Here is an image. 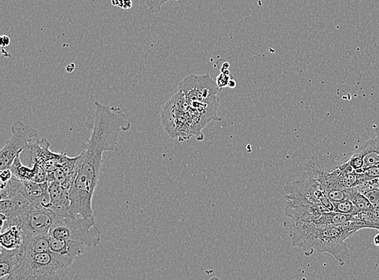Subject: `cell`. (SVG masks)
<instances>
[{
    "mask_svg": "<svg viewBox=\"0 0 379 280\" xmlns=\"http://www.w3.org/2000/svg\"><path fill=\"white\" fill-rule=\"evenodd\" d=\"M92 135L78 155L77 176L70 190L71 215L94 217L92 199L103 170L106 151H118L121 132L129 131L131 122L120 107L95 102V110L86 122Z\"/></svg>",
    "mask_w": 379,
    "mask_h": 280,
    "instance_id": "cell-1",
    "label": "cell"
},
{
    "mask_svg": "<svg viewBox=\"0 0 379 280\" xmlns=\"http://www.w3.org/2000/svg\"><path fill=\"white\" fill-rule=\"evenodd\" d=\"M292 242L295 247L301 248L305 255L314 252L328 253L339 265L351 262V254L346 240L365 226L349 221L342 225L319 224L313 221L290 220Z\"/></svg>",
    "mask_w": 379,
    "mask_h": 280,
    "instance_id": "cell-2",
    "label": "cell"
},
{
    "mask_svg": "<svg viewBox=\"0 0 379 280\" xmlns=\"http://www.w3.org/2000/svg\"><path fill=\"white\" fill-rule=\"evenodd\" d=\"M176 90L183 93L191 109L199 116L204 127L211 121L221 120L218 115L219 106L218 93L220 88L209 74L206 75L192 74L186 76L180 83Z\"/></svg>",
    "mask_w": 379,
    "mask_h": 280,
    "instance_id": "cell-3",
    "label": "cell"
},
{
    "mask_svg": "<svg viewBox=\"0 0 379 280\" xmlns=\"http://www.w3.org/2000/svg\"><path fill=\"white\" fill-rule=\"evenodd\" d=\"M161 124L167 135L180 142L195 136L199 141L203 140V124L191 109L185 97L179 90L166 103L161 114Z\"/></svg>",
    "mask_w": 379,
    "mask_h": 280,
    "instance_id": "cell-4",
    "label": "cell"
},
{
    "mask_svg": "<svg viewBox=\"0 0 379 280\" xmlns=\"http://www.w3.org/2000/svg\"><path fill=\"white\" fill-rule=\"evenodd\" d=\"M50 235L54 238L83 244L87 247H96L101 242V232L96 227L95 217L80 215L54 214Z\"/></svg>",
    "mask_w": 379,
    "mask_h": 280,
    "instance_id": "cell-5",
    "label": "cell"
},
{
    "mask_svg": "<svg viewBox=\"0 0 379 280\" xmlns=\"http://www.w3.org/2000/svg\"><path fill=\"white\" fill-rule=\"evenodd\" d=\"M68 269L67 265L59 261L50 252L42 254L26 252L22 280H70Z\"/></svg>",
    "mask_w": 379,
    "mask_h": 280,
    "instance_id": "cell-6",
    "label": "cell"
},
{
    "mask_svg": "<svg viewBox=\"0 0 379 280\" xmlns=\"http://www.w3.org/2000/svg\"><path fill=\"white\" fill-rule=\"evenodd\" d=\"M11 130L12 138L7 140L0 151V170L10 169L16 157L38 139L37 131L21 121L15 122Z\"/></svg>",
    "mask_w": 379,
    "mask_h": 280,
    "instance_id": "cell-7",
    "label": "cell"
},
{
    "mask_svg": "<svg viewBox=\"0 0 379 280\" xmlns=\"http://www.w3.org/2000/svg\"><path fill=\"white\" fill-rule=\"evenodd\" d=\"M53 215L51 211L34 208L27 199L24 200L17 214L24 238L50 234Z\"/></svg>",
    "mask_w": 379,
    "mask_h": 280,
    "instance_id": "cell-8",
    "label": "cell"
},
{
    "mask_svg": "<svg viewBox=\"0 0 379 280\" xmlns=\"http://www.w3.org/2000/svg\"><path fill=\"white\" fill-rule=\"evenodd\" d=\"M50 142L47 139H37L31 142L22 154H26L31 167L37 164L42 167L47 174L53 173L66 163L69 159L67 154H57L50 149Z\"/></svg>",
    "mask_w": 379,
    "mask_h": 280,
    "instance_id": "cell-9",
    "label": "cell"
},
{
    "mask_svg": "<svg viewBox=\"0 0 379 280\" xmlns=\"http://www.w3.org/2000/svg\"><path fill=\"white\" fill-rule=\"evenodd\" d=\"M326 209L318 207L308 201L294 196H287V207L285 215L290 220L294 221H316L321 215L327 213Z\"/></svg>",
    "mask_w": 379,
    "mask_h": 280,
    "instance_id": "cell-10",
    "label": "cell"
},
{
    "mask_svg": "<svg viewBox=\"0 0 379 280\" xmlns=\"http://www.w3.org/2000/svg\"><path fill=\"white\" fill-rule=\"evenodd\" d=\"M18 190L34 208L48 211L51 198L47 181L45 183H37L19 180Z\"/></svg>",
    "mask_w": 379,
    "mask_h": 280,
    "instance_id": "cell-11",
    "label": "cell"
},
{
    "mask_svg": "<svg viewBox=\"0 0 379 280\" xmlns=\"http://www.w3.org/2000/svg\"><path fill=\"white\" fill-rule=\"evenodd\" d=\"M86 247L83 244L54 238L50 235V252L69 267L77 257L85 253Z\"/></svg>",
    "mask_w": 379,
    "mask_h": 280,
    "instance_id": "cell-12",
    "label": "cell"
},
{
    "mask_svg": "<svg viewBox=\"0 0 379 280\" xmlns=\"http://www.w3.org/2000/svg\"><path fill=\"white\" fill-rule=\"evenodd\" d=\"M48 184L51 202L47 210L61 216L71 215L70 190L64 188L56 181H51Z\"/></svg>",
    "mask_w": 379,
    "mask_h": 280,
    "instance_id": "cell-13",
    "label": "cell"
},
{
    "mask_svg": "<svg viewBox=\"0 0 379 280\" xmlns=\"http://www.w3.org/2000/svg\"><path fill=\"white\" fill-rule=\"evenodd\" d=\"M10 170L15 178L24 181H34L37 183H45L47 181V173L42 166L34 164L32 167L24 165L21 155L16 157Z\"/></svg>",
    "mask_w": 379,
    "mask_h": 280,
    "instance_id": "cell-14",
    "label": "cell"
},
{
    "mask_svg": "<svg viewBox=\"0 0 379 280\" xmlns=\"http://www.w3.org/2000/svg\"><path fill=\"white\" fill-rule=\"evenodd\" d=\"M78 156L76 157H69V159L61 168L47 174V183L56 181L58 183L69 190H71L77 176Z\"/></svg>",
    "mask_w": 379,
    "mask_h": 280,
    "instance_id": "cell-15",
    "label": "cell"
},
{
    "mask_svg": "<svg viewBox=\"0 0 379 280\" xmlns=\"http://www.w3.org/2000/svg\"><path fill=\"white\" fill-rule=\"evenodd\" d=\"M24 234L21 226H12L1 231L0 244L1 248L6 249H17L24 247Z\"/></svg>",
    "mask_w": 379,
    "mask_h": 280,
    "instance_id": "cell-16",
    "label": "cell"
},
{
    "mask_svg": "<svg viewBox=\"0 0 379 280\" xmlns=\"http://www.w3.org/2000/svg\"><path fill=\"white\" fill-rule=\"evenodd\" d=\"M24 248V252L29 254H42L50 252V234L26 238Z\"/></svg>",
    "mask_w": 379,
    "mask_h": 280,
    "instance_id": "cell-17",
    "label": "cell"
},
{
    "mask_svg": "<svg viewBox=\"0 0 379 280\" xmlns=\"http://www.w3.org/2000/svg\"><path fill=\"white\" fill-rule=\"evenodd\" d=\"M353 220L352 215H346L336 213V211H327L321 215V217L314 221L319 224L342 225Z\"/></svg>",
    "mask_w": 379,
    "mask_h": 280,
    "instance_id": "cell-18",
    "label": "cell"
},
{
    "mask_svg": "<svg viewBox=\"0 0 379 280\" xmlns=\"http://www.w3.org/2000/svg\"><path fill=\"white\" fill-rule=\"evenodd\" d=\"M353 215L354 222L365 226L366 229H379V218L375 210L371 211H357Z\"/></svg>",
    "mask_w": 379,
    "mask_h": 280,
    "instance_id": "cell-19",
    "label": "cell"
},
{
    "mask_svg": "<svg viewBox=\"0 0 379 280\" xmlns=\"http://www.w3.org/2000/svg\"><path fill=\"white\" fill-rule=\"evenodd\" d=\"M357 211H371L375 210V207L370 203L365 196L359 193L357 188H354V193L351 199Z\"/></svg>",
    "mask_w": 379,
    "mask_h": 280,
    "instance_id": "cell-20",
    "label": "cell"
},
{
    "mask_svg": "<svg viewBox=\"0 0 379 280\" xmlns=\"http://www.w3.org/2000/svg\"><path fill=\"white\" fill-rule=\"evenodd\" d=\"M333 204V211L336 213L346 214V215H353L357 213V209L355 206L351 199H346L342 201V202L332 203Z\"/></svg>",
    "mask_w": 379,
    "mask_h": 280,
    "instance_id": "cell-21",
    "label": "cell"
},
{
    "mask_svg": "<svg viewBox=\"0 0 379 280\" xmlns=\"http://www.w3.org/2000/svg\"><path fill=\"white\" fill-rule=\"evenodd\" d=\"M170 1L174 0H140L142 6L153 15L158 14L164 4Z\"/></svg>",
    "mask_w": 379,
    "mask_h": 280,
    "instance_id": "cell-22",
    "label": "cell"
},
{
    "mask_svg": "<svg viewBox=\"0 0 379 280\" xmlns=\"http://www.w3.org/2000/svg\"><path fill=\"white\" fill-rule=\"evenodd\" d=\"M348 161L354 171L357 172L364 169L363 156L358 151L354 154Z\"/></svg>",
    "mask_w": 379,
    "mask_h": 280,
    "instance_id": "cell-23",
    "label": "cell"
},
{
    "mask_svg": "<svg viewBox=\"0 0 379 280\" xmlns=\"http://www.w3.org/2000/svg\"><path fill=\"white\" fill-rule=\"evenodd\" d=\"M362 195L370 201L373 207L376 208L379 205V188L369 190Z\"/></svg>",
    "mask_w": 379,
    "mask_h": 280,
    "instance_id": "cell-24",
    "label": "cell"
},
{
    "mask_svg": "<svg viewBox=\"0 0 379 280\" xmlns=\"http://www.w3.org/2000/svg\"><path fill=\"white\" fill-rule=\"evenodd\" d=\"M357 172V173H363L364 174H366L367 178L370 180L379 179V164L367 167V168H364L362 170Z\"/></svg>",
    "mask_w": 379,
    "mask_h": 280,
    "instance_id": "cell-25",
    "label": "cell"
},
{
    "mask_svg": "<svg viewBox=\"0 0 379 280\" xmlns=\"http://www.w3.org/2000/svg\"><path fill=\"white\" fill-rule=\"evenodd\" d=\"M230 81V76L226 75V74L224 73H221L220 75L216 79L217 85L219 86L220 90H223V88H225L226 87H229Z\"/></svg>",
    "mask_w": 379,
    "mask_h": 280,
    "instance_id": "cell-26",
    "label": "cell"
},
{
    "mask_svg": "<svg viewBox=\"0 0 379 280\" xmlns=\"http://www.w3.org/2000/svg\"><path fill=\"white\" fill-rule=\"evenodd\" d=\"M14 175L10 169L0 170V179L2 183H7L10 180H12Z\"/></svg>",
    "mask_w": 379,
    "mask_h": 280,
    "instance_id": "cell-27",
    "label": "cell"
},
{
    "mask_svg": "<svg viewBox=\"0 0 379 280\" xmlns=\"http://www.w3.org/2000/svg\"><path fill=\"white\" fill-rule=\"evenodd\" d=\"M118 7L124 10H130L133 7L132 0H118Z\"/></svg>",
    "mask_w": 379,
    "mask_h": 280,
    "instance_id": "cell-28",
    "label": "cell"
},
{
    "mask_svg": "<svg viewBox=\"0 0 379 280\" xmlns=\"http://www.w3.org/2000/svg\"><path fill=\"white\" fill-rule=\"evenodd\" d=\"M10 42H11V40H10V38L6 35H3L1 38H0V45H1L3 49L8 47Z\"/></svg>",
    "mask_w": 379,
    "mask_h": 280,
    "instance_id": "cell-29",
    "label": "cell"
},
{
    "mask_svg": "<svg viewBox=\"0 0 379 280\" xmlns=\"http://www.w3.org/2000/svg\"><path fill=\"white\" fill-rule=\"evenodd\" d=\"M373 244H375L376 247H379V233L376 236L375 238H373Z\"/></svg>",
    "mask_w": 379,
    "mask_h": 280,
    "instance_id": "cell-30",
    "label": "cell"
},
{
    "mask_svg": "<svg viewBox=\"0 0 379 280\" xmlns=\"http://www.w3.org/2000/svg\"><path fill=\"white\" fill-rule=\"evenodd\" d=\"M235 85H236L235 81H234L233 80H230V81L229 83V87L230 88H235Z\"/></svg>",
    "mask_w": 379,
    "mask_h": 280,
    "instance_id": "cell-31",
    "label": "cell"
},
{
    "mask_svg": "<svg viewBox=\"0 0 379 280\" xmlns=\"http://www.w3.org/2000/svg\"><path fill=\"white\" fill-rule=\"evenodd\" d=\"M112 4L113 5V6H117L118 7V0H112Z\"/></svg>",
    "mask_w": 379,
    "mask_h": 280,
    "instance_id": "cell-32",
    "label": "cell"
},
{
    "mask_svg": "<svg viewBox=\"0 0 379 280\" xmlns=\"http://www.w3.org/2000/svg\"><path fill=\"white\" fill-rule=\"evenodd\" d=\"M375 213L377 215L378 217L379 218V205L375 208Z\"/></svg>",
    "mask_w": 379,
    "mask_h": 280,
    "instance_id": "cell-33",
    "label": "cell"
},
{
    "mask_svg": "<svg viewBox=\"0 0 379 280\" xmlns=\"http://www.w3.org/2000/svg\"><path fill=\"white\" fill-rule=\"evenodd\" d=\"M376 132H377V134H378V135H377V136H378V138H379V129H376Z\"/></svg>",
    "mask_w": 379,
    "mask_h": 280,
    "instance_id": "cell-34",
    "label": "cell"
},
{
    "mask_svg": "<svg viewBox=\"0 0 379 280\" xmlns=\"http://www.w3.org/2000/svg\"><path fill=\"white\" fill-rule=\"evenodd\" d=\"M378 231H379V229H378Z\"/></svg>",
    "mask_w": 379,
    "mask_h": 280,
    "instance_id": "cell-35",
    "label": "cell"
}]
</instances>
